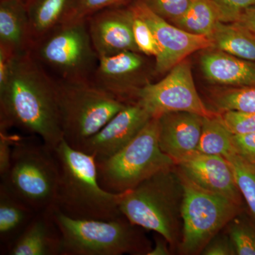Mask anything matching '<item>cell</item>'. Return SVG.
<instances>
[{
    "label": "cell",
    "instance_id": "cell-24",
    "mask_svg": "<svg viewBox=\"0 0 255 255\" xmlns=\"http://www.w3.org/2000/svg\"><path fill=\"white\" fill-rule=\"evenodd\" d=\"M196 150L223 157L234 150L232 133L222 123L219 114L212 118H204L200 140Z\"/></svg>",
    "mask_w": 255,
    "mask_h": 255
},
{
    "label": "cell",
    "instance_id": "cell-9",
    "mask_svg": "<svg viewBox=\"0 0 255 255\" xmlns=\"http://www.w3.org/2000/svg\"><path fill=\"white\" fill-rule=\"evenodd\" d=\"M177 169L184 189L182 237L178 248L182 255L201 254L209 241L240 215L241 206L200 187Z\"/></svg>",
    "mask_w": 255,
    "mask_h": 255
},
{
    "label": "cell",
    "instance_id": "cell-25",
    "mask_svg": "<svg viewBox=\"0 0 255 255\" xmlns=\"http://www.w3.org/2000/svg\"><path fill=\"white\" fill-rule=\"evenodd\" d=\"M224 157L232 167L238 189L255 221V164L243 158L235 150Z\"/></svg>",
    "mask_w": 255,
    "mask_h": 255
},
{
    "label": "cell",
    "instance_id": "cell-8",
    "mask_svg": "<svg viewBox=\"0 0 255 255\" xmlns=\"http://www.w3.org/2000/svg\"><path fill=\"white\" fill-rule=\"evenodd\" d=\"M31 53L53 78L65 81L92 80L99 62L86 18L52 30L35 42Z\"/></svg>",
    "mask_w": 255,
    "mask_h": 255
},
{
    "label": "cell",
    "instance_id": "cell-6",
    "mask_svg": "<svg viewBox=\"0 0 255 255\" xmlns=\"http://www.w3.org/2000/svg\"><path fill=\"white\" fill-rule=\"evenodd\" d=\"M55 80L63 139L77 150L127 105L92 80Z\"/></svg>",
    "mask_w": 255,
    "mask_h": 255
},
{
    "label": "cell",
    "instance_id": "cell-21",
    "mask_svg": "<svg viewBox=\"0 0 255 255\" xmlns=\"http://www.w3.org/2000/svg\"><path fill=\"white\" fill-rule=\"evenodd\" d=\"M36 211L0 184V249L5 255Z\"/></svg>",
    "mask_w": 255,
    "mask_h": 255
},
{
    "label": "cell",
    "instance_id": "cell-4",
    "mask_svg": "<svg viewBox=\"0 0 255 255\" xmlns=\"http://www.w3.org/2000/svg\"><path fill=\"white\" fill-rule=\"evenodd\" d=\"M59 179L54 149L39 137L18 134L10 168L0 184L38 212L54 206Z\"/></svg>",
    "mask_w": 255,
    "mask_h": 255
},
{
    "label": "cell",
    "instance_id": "cell-7",
    "mask_svg": "<svg viewBox=\"0 0 255 255\" xmlns=\"http://www.w3.org/2000/svg\"><path fill=\"white\" fill-rule=\"evenodd\" d=\"M96 163L100 185L114 194L131 190L152 176L177 166L159 146L158 118L151 119L123 149Z\"/></svg>",
    "mask_w": 255,
    "mask_h": 255
},
{
    "label": "cell",
    "instance_id": "cell-27",
    "mask_svg": "<svg viewBox=\"0 0 255 255\" xmlns=\"http://www.w3.org/2000/svg\"><path fill=\"white\" fill-rule=\"evenodd\" d=\"M238 216L226 226L236 255H255V229Z\"/></svg>",
    "mask_w": 255,
    "mask_h": 255
},
{
    "label": "cell",
    "instance_id": "cell-16",
    "mask_svg": "<svg viewBox=\"0 0 255 255\" xmlns=\"http://www.w3.org/2000/svg\"><path fill=\"white\" fill-rule=\"evenodd\" d=\"M204 117L189 112H171L158 118L159 142L175 163L197 149Z\"/></svg>",
    "mask_w": 255,
    "mask_h": 255
},
{
    "label": "cell",
    "instance_id": "cell-19",
    "mask_svg": "<svg viewBox=\"0 0 255 255\" xmlns=\"http://www.w3.org/2000/svg\"><path fill=\"white\" fill-rule=\"evenodd\" d=\"M33 46L24 0H0V46L20 55L31 52Z\"/></svg>",
    "mask_w": 255,
    "mask_h": 255
},
{
    "label": "cell",
    "instance_id": "cell-10",
    "mask_svg": "<svg viewBox=\"0 0 255 255\" xmlns=\"http://www.w3.org/2000/svg\"><path fill=\"white\" fill-rule=\"evenodd\" d=\"M137 101L152 118L171 112H189L204 118L219 114L210 110L201 100L193 79L190 61L187 58L171 69L160 81L150 82L140 89Z\"/></svg>",
    "mask_w": 255,
    "mask_h": 255
},
{
    "label": "cell",
    "instance_id": "cell-34",
    "mask_svg": "<svg viewBox=\"0 0 255 255\" xmlns=\"http://www.w3.org/2000/svg\"><path fill=\"white\" fill-rule=\"evenodd\" d=\"M232 141L234 150L238 155L255 164V132L232 134Z\"/></svg>",
    "mask_w": 255,
    "mask_h": 255
},
{
    "label": "cell",
    "instance_id": "cell-29",
    "mask_svg": "<svg viewBox=\"0 0 255 255\" xmlns=\"http://www.w3.org/2000/svg\"><path fill=\"white\" fill-rule=\"evenodd\" d=\"M154 12L174 23L182 17L193 0H143Z\"/></svg>",
    "mask_w": 255,
    "mask_h": 255
},
{
    "label": "cell",
    "instance_id": "cell-11",
    "mask_svg": "<svg viewBox=\"0 0 255 255\" xmlns=\"http://www.w3.org/2000/svg\"><path fill=\"white\" fill-rule=\"evenodd\" d=\"M130 8L150 26L158 43L160 53L155 58V73H167L194 52L214 48L209 37L193 34L171 24L143 0H137Z\"/></svg>",
    "mask_w": 255,
    "mask_h": 255
},
{
    "label": "cell",
    "instance_id": "cell-18",
    "mask_svg": "<svg viewBox=\"0 0 255 255\" xmlns=\"http://www.w3.org/2000/svg\"><path fill=\"white\" fill-rule=\"evenodd\" d=\"M201 66L204 76L213 83L237 87H255V62L217 50L203 54Z\"/></svg>",
    "mask_w": 255,
    "mask_h": 255
},
{
    "label": "cell",
    "instance_id": "cell-35",
    "mask_svg": "<svg viewBox=\"0 0 255 255\" xmlns=\"http://www.w3.org/2000/svg\"><path fill=\"white\" fill-rule=\"evenodd\" d=\"M203 255H235L234 247L228 234L218 233L201 252Z\"/></svg>",
    "mask_w": 255,
    "mask_h": 255
},
{
    "label": "cell",
    "instance_id": "cell-37",
    "mask_svg": "<svg viewBox=\"0 0 255 255\" xmlns=\"http://www.w3.org/2000/svg\"><path fill=\"white\" fill-rule=\"evenodd\" d=\"M168 242L160 235L157 234L155 238V246L147 255H171V248Z\"/></svg>",
    "mask_w": 255,
    "mask_h": 255
},
{
    "label": "cell",
    "instance_id": "cell-12",
    "mask_svg": "<svg viewBox=\"0 0 255 255\" xmlns=\"http://www.w3.org/2000/svg\"><path fill=\"white\" fill-rule=\"evenodd\" d=\"M152 119L140 103L127 104L100 131L79 149L100 160L110 157L127 146Z\"/></svg>",
    "mask_w": 255,
    "mask_h": 255
},
{
    "label": "cell",
    "instance_id": "cell-26",
    "mask_svg": "<svg viewBox=\"0 0 255 255\" xmlns=\"http://www.w3.org/2000/svg\"><path fill=\"white\" fill-rule=\"evenodd\" d=\"M215 112H255V87H235L218 92L212 99Z\"/></svg>",
    "mask_w": 255,
    "mask_h": 255
},
{
    "label": "cell",
    "instance_id": "cell-15",
    "mask_svg": "<svg viewBox=\"0 0 255 255\" xmlns=\"http://www.w3.org/2000/svg\"><path fill=\"white\" fill-rule=\"evenodd\" d=\"M178 168L198 185L242 205L243 196L234 172L226 157L198 150L177 162Z\"/></svg>",
    "mask_w": 255,
    "mask_h": 255
},
{
    "label": "cell",
    "instance_id": "cell-13",
    "mask_svg": "<svg viewBox=\"0 0 255 255\" xmlns=\"http://www.w3.org/2000/svg\"><path fill=\"white\" fill-rule=\"evenodd\" d=\"M145 60L139 52L124 51L99 58L92 81L125 104L136 102L140 89L145 87L141 74Z\"/></svg>",
    "mask_w": 255,
    "mask_h": 255
},
{
    "label": "cell",
    "instance_id": "cell-36",
    "mask_svg": "<svg viewBox=\"0 0 255 255\" xmlns=\"http://www.w3.org/2000/svg\"><path fill=\"white\" fill-rule=\"evenodd\" d=\"M236 22L255 33V6L245 9Z\"/></svg>",
    "mask_w": 255,
    "mask_h": 255
},
{
    "label": "cell",
    "instance_id": "cell-28",
    "mask_svg": "<svg viewBox=\"0 0 255 255\" xmlns=\"http://www.w3.org/2000/svg\"><path fill=\"white\" fill-rule=\"evenodd\" d=\"M128 8L131 12L132 33L139 53L157 58L160 49L153 32L143 18L134 12L130 6Z\"/></svg>",
    "mask_w": 255,
    "mask_h": 255
},
{
    "label": "cell",
    "instance_id": "cell-1",
    "mask_svg": "<svg viewBox=\"0 0 255 255\" xmlns=\"http://www.w3.org/2000/svg\"><path fill=\"white\" fill-rule=\"evenodd\" d=\"M0 127L39 137L53 149L63 140L56 80L31 52L15 55L0 82Z\"/></svg>",
    "mask_w": 255,
    "mask_h": 255
},
{
    "label": "cell",
    "instance_id": "cell-31",
    "mask_svg": "<svg viewBox=\"0 0 255 255\" xmlns=\"http://www.w3.org/2000/svg\"><path fill=\"white\" fill-rule=\"evenodd\" d=\"M128 0H78L73 20L86 18L97 11L119 6Z\"/></svg>",
    "mask_w": 255,
    "mask_h": 255
},
{
    "label": "cell",
    "instance_id": "cell-14",
    "mask_svg": "<svg viewBox=\"0 0 255 255\" xmlns=\"http://www.w3.org/2000/svg\"><path fill=\"white\" fill-rule=\"evenodd\" d=\"M112 6L86 18L92 44L99 58L124 51L139 52L132 28L129 8Z\"/></svg>",
    "mask_w": 255,
    "mask_h": 255
},
{
    "label": "cell",
    "instance_id": "cell-3",
    "mask_svg": "<svg viewBox=\"0 0 255 255\" xmlns=\"http://www.w3.org/2000/svg\"><path fill=\"white\" fill-rule=\"evenodd\" d=\"M184 189L177 167L159 172L122 193L119 209L132 224L154 231L179 248L182 237Z\"/></svg>",
    "mask_w": 255,
    "mask_h": 255
},
{
    "label": "cell",
    "instance_id": "cell-33",
    "mask_svg": "<svg viewBox=\"0 0 255 255\" xmlns=\"http://www.w3.org/2000/svg\"><path fill=\"white\" fill-rule=\"evenodd\" d=\"M224 15L226 22H236L247 8L255 6V0H213Z\"/></svg>",
    "mask_w": 255,
    "mask_h": 255
},
{
    "label": "cell",
    "instance_id": "cell-17",
    "mask_svg": "<svg viewBox=\"0 0 255 255\" xmlns=\"http://www.w3.org/2000/svg\"><path fill=\"white\" fill-rule=\"evenodd\" d=\"M53 209L38 211L5 255H62L63 238Z\"/></svg>",
    "mask_w": 255,
    "mask_h": 255
},
{
    "label": "cell",
    "instance_id": "cell-23",
    "mask_svg": "<svg viewBox=\"0 0 255 255\" xmlns=\"http://www.w3.org/2000/svg\"><path fill=\"white\" fill-rule=\"evenodd\" d=\"M221 21L226 22L224 15L213 0H193L187 12L172 24L193 34L209 37Z\"/></svg>",
    "mask_w": 255,
    "mask_h": 255
},
{
    "label": "cell",
    "instance_id": "cell-2",
    "mask_svg": "<svg viewBox=\"0 0 255 255\" xmlns=\"http://www.w3.org/2000/svg\"><path fill=\"white\" fill-rule=\"evenodd\" d=\"M60 179L53 207L76 219L110 221L124 216L119 209L122 194L100 185L95 158L71 147L65 140L54 149Z\"/></svg>",
    "mask_w": 255,
    "mask_h": 255
},
{
    "label": "cell",
    "instance_id": "cell-32",
    "mask_svg": "<svg viewBox=\"0 0 255 255\" xmlns=\"http://www.w3.org/2000/svg\"><path fill=\"white\" fill-rule=\"evenodd\" d=\"M17 136L18 134L10 133L9 129L0 127V179L9 171L13 145Z\"/></svg>",
    "mask_w": 255,
    "mask_h": 255
},
{
    "label": "cell",
    "instance_id": "cell-20",
    "mask_svg": "<svg viewBox=\"0 0 255 255\" xmlns=\"http://www.w3.org/2000/svg\"><path fill=\"white\" fill-rule=\"evenodd\" d=\"M33 44L52 30L73 19L78 0H24Z\"/></svg>",
    "mask_w": 255,
    "mask_h": 255
},
{
    "label": "cell",
    "instance_id": "cell-22",
    "mask_svg": "<svg viewBox=\"0 0 255 255\" xmlns=\"http://www.w3.org/2000/svg\"><path fill=\"white\" fill-rule=\"evenodd\" d=\"M214 48L255 62V33L236 22H219L209 36Z\"/></svg>",
    "mask_w": 255,
    "mask_h": 255
},
{
    "label": "cell",
    "instance_id": "cell-5",
    "mask_svg": "<svg viewBox=\"0 0 255 255\" xmlns=\"http://www.w3.org/2000/svg\"><path fill=\"white\" fill-rule=\"evenodd\" d=\"M63 238L62 255H147L152 245L141 231L124 217L76 219L53 207Z\"/></svg>",
    "mask_w": 255,
    "mask_h": 255
},
{
    "label": "cell",
    "instance_id": "cell-30",
    "mask_svg": "<svg viewBox=\"0 0 255 255\" xmlns=\"http://www.w3.org/2000/svg\"><path fill=\"white\" fill-rule=\"evenodd\" d=\"M219 117L233 135L255 132V112L227 111L219 113Z\"/></svg>",
    "mask_w": 255,
    "mask_h": 255
}]
</instances>
